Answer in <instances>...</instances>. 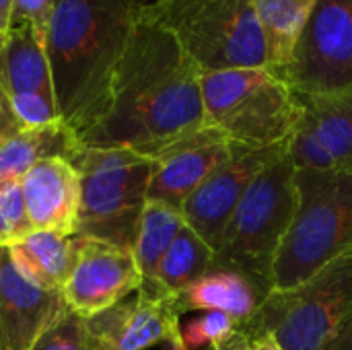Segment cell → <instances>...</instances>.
<instances>
[{
  "label": "cell",
  "instance_id": "14",
  "mask_svg": "<svg viewBox=\"0 0 352 350\" xmlns=\"http://www.w3.org/2000/svg\"><path fill=\"white\" fill-rule=\"evenodd\" d=\"M66 311L62 291L27 281L14 266L8 248H0V349L29 350Z\"/></svg>",
  "mask_w": 352,
  "mask_h": 350
},
{
  "label": "cell",
  "instance_id": "19",
  "mask_svg": "<svg viewBox=\"0 0 352 350\" xmlns=\"http://www.w3.org/2000/svg\"><path fill=\"white\" fill-rule=\"evenodd\" d=\"M0 93H43L54 97L45 37L31 25L10 29L0 45Z\"/></svg>",
  "mask_w": 352,
  "mask_h": 350
},
{
  "label": "cell",
  "instance_id": "9",
  "mask_svg": "<svg viewBox=\"0 0 352 350\" xmlns=\"http://www.w3.org/2000/svg\"><path fill=\"white\" fill-rule=\"evenodd\" d=\"M299 97L352 89V0H318L278 72Z\"/></svg>",
  "mask_w": 352,
  "mask_h": 350
},
{
  "label": "cell",
  "instance_id": "27",
  "mask_svg": "<svg viewBox=\"0 0 352 350\" xmlns=\"http://www.w3.org/2000/svg\"><path fill=\"white\" fill-rule=\"evenodd\" d=\"M29 350H91L85 318L68 309Z\"/></svg>",
  "mask_w": 352,
  "mask_h": 350
},
{
  "label": "cell",
  "instance_id": "23",
  "mask_svg": "<svg viewBox=\"0 0 352 350\" xmlns=\"http://www.w3.org/2000/svg\"><path fill=\"white\" fill-rule=\"evenodd\" d=\"M184 225L186 223L179 208L161 200H146L132 250L142 274V283H151L155 278L167 250Z\"/></svg>",
  "mask_w": 352,
  "mask_h": 350
},
{
  "label": "cell",
  "instance_id": "21",
  "mask_svg": "<svg viewBox=\"0 0 352 350\" xmlns=\"http://www.w3.org/2000/svg\"><path fill=\"white\" fill-rule=\"evenodd\" d=\"M318 0H254L268 47V66L280 72Z\"/></svg>",
  "mask_w": 352,
  "mask_h": 350
},
{
  "label": "cell",
  "instance_id": "7",
  "mask_svg": "<svg viewBox=\"0 0 352 350\" xmlns=\"http://www.w3.org/2000/svg\"><path fill=\"white\" fill-rule=\"evenodd\" d=\"M70 163L80 175V208L74 237L134 250L148 200L153 159L130 149L78 146Z\"/></svg>",
  "mask_w": 352,
  "mask_h": 350
},
{
  "label": "cell",
  "instance_id": "6",
  "mask_svg": "<svg viewBox=\"0 0 352 350\" xmlns=\"http://www.w3.org/2000/svg\"><path fill=\"white\" fill-rule=\"evenodd\" d=\"M138 19L169 31L202 74L270 68L254 0H155Z\"/></svg>",
  "mask_w": 352,
  "mask_h": 350
},
{
  "label": "cell",
  "instance_id": "3",
  "mask_svg": "<svg viewBox=\"0 0 352 350\" xmlns=\"http://www.w3.org/2000/svg\"><path fill=\"white\" fill-rule=\"evenodd\" d=\"M297 210L272 268V291L301 287L352 250V167H297Z\"/></svg>",
  "mask_w": 352,
  "mask_h": 350
},
{
  "label": "cell",
  "instance_id": "28",
  "mask_svg": "<svg viewBox=\"0 0 352 350\" xmlns=\"http://www.w3.org/2000/svg\"><path fill=\"white\" fill-rule=\"evenodd\" d=\"M56 0H14L12 10H10V29L31 25L37 33L45 37L52 14H54Z\"/></svg>",
  "mask_w": 352,
  "mask_h": 350
},
{
  "label": "cell",
  "instance_id": "20",
  "mask_svg": "<svg viewBox=\"0 0 352 350\" xmlns=\"http://www.w3.org/2000/svg\"><path fill=\"white\" fill-rule=\"evenodd\" d=\"M78 146V136L62 120L4 136L0 140V192L21 184L37 161L54 155L72 159Z\"/></svg>",
  "mask_w": 352,
  "mask_h": 350
},
{
  "label": "cell",
  "instance_id": "11",
  "mask_svg": "<svg viewBox=\"0 0 352 350\" xmlns=\"http://www.w3.org/2000/svg\"><path fill=\"white\" fill-rule=\"evenodd\" d=\"M140 287L142 274L132 250L78 237L76 262L62 289L70 311L89 320L128 299Z\"/></svg>",
  "mask_w": 352,
  "mask_h": 350
},
{
  "label": "cell",
  "instance_id": "24",
  "mask_svg": "<svg viewBox=\"0 0 352 350\" xmlns=\"http://www.w3.org/2000/svg\"><path fill=\"white\" fill-rule=\"evenodd\" d=\"M241 324L221 311H202L179 328V350L217 349L239 332Z\"/></svg>",
  "mask_w": 352,
  "mask_h": 350
},
{
  "label": "cell",
  "instance_id": "13",
  "mask_svg": "<svg viewBox=\"0 0 352 350\" xmlns=\"http://www.w3.org/2000/svg\"><path fill=\"white\" fill-rule=\"evenodd\" d=\"M233 142L214 128H200L163 149L153 159L148 200L182 210L184 202L231 157Z\"/></svg>",
  "mask_w": 352,
  "mask_h": 350
},
{
  "label": "cell",
  "instance_id": "29",
  "mask_svg": "<svg viewBox=\"0 0 352 350\" xmlns=\"http://www.w3.org/2000/svg\"><path fill=\"white\" fill-rule=\"evenodd\" d=\"M16 130H19V128H16V124H14L10 111H8L6 99H4V95L0 93V140H2L4 136L12 134V132H16Z\"/></svg>",
  "mask_w": 352,
  "mask_h": 350
},
{
  "label": "cell",
  "instance_id": "25",
  "mask_svg": "<svg viewBox=\"0 0 352 350\" xmlns=\"http://www.w3.org/2000/svg\"><path fill=\"white\" fill-rule=\"evenodd\" d=\"M4 99L19 130L41 128L62 120L56 107V99L52 95L16 93V95H4Z\"/></svg>",
  "mask_w": 352,
  "mask_h": 350
},
{
  "label": "cell",
  "instance_id": "26",
  "mask_svg": "<svg viewBox=\"0 0 352 350\" xmlns=\"http://www.w3.org/2000/svg\"><path fill=\"white\" fill-rule=\"evenodd\" d=\"M33 231L21 184L0 192V248H10Z\"/></svg>",
  "mask_w": 352,
  "mask_h": 350
},
{
  "label": "cell",
  "instance_id": "17",
  "mask_svg": "<svg viewBox=\"0 0 352 350\" xmlns=\"http://www.w3.org/2000/svg\"><path fill=\"white\" fill-rule=\"evenodd\" d=\"M179 316L192 311H221L248 324L260 309L264 297L243 274L225 268H212L182 293L173 295Z\"/></svg>",
  "mask_w": 352,
  "mask_h": 350
},
{
  "label": "cell",
  "instance_id": "32",
  "mask_svg": "<svg viewBox=\"0 0 352 350\" xmlns=\"http://www.w3.org/2000/svg\"><path fill=\"white\" fill-rule=\"evenodd\" d=\"M248 344H250V338L241 332V328H239V332L231 338V340H227L225 344H221V347H217V349H206V350H248Z\"/></svg>",
  "mask_w": 352,
  "mask_h": 350
},
{
  "label": "cell",
  "instance_id": "10",
  "mask_svg": "<svg viewBox=\"0 0 352 350\" xmlns=\"http://www.w3.org/2000/svg\"><path fill=\"white\" fill-rule=\"evenodd\" d=\"M179 318L173 295L142 283L134 299L85 320L89 349L146 350L165 342L179 350Z\"/></svg>",
  "mask_w": 352,
  "mask_h": 350
},
{
  "label": "cell",
  "instance_id": "30",
  "mask_svg": "<svg viewBox=\"0 0 352 350\" xmlns=\"http://www.w3.org/2000/svg\"><path fill=\"white\" fill-rule=\"evenodd\" d=\"M248 350H283V347L278 344V340L274 338V334L264 332V334H258V336H252L250 338Z\"/></svg>",
  "mask_w": 352,
  "mask_h": 350
},
{
  "label": "cell",
  "instance_id": "34",
  "mask_svg": "<svg viewBox=\"0 0 352 350\" xmlns=\"http://www.w3.org/2000/svg\"><path fill=\"white\" fill-rule=\"evenodd\" d=\"M4 37H6V35H0V45L4 43Z\"/></svg>",
  "mask_w": 352,
  "mask_h": 350
},
{
  "label": "cell",
  "instance_id": "33",
  "mask_svg": "<svg viewBox=\"0 0 352 350\" xmlns=\"http://www.w3.org/2000/svg\"><path fill=\"white\" fill-rule=\"evenodd\" d=\"M12 2H14V0H0V35H6V33H8Z\"/></svg>",
  "mask_w": 352,
  "mask_h": 350
},
{
  "label": "cell",
  "instance_id": "15",
  "mask_svg": "<svg viewBox=\"0 0 352 350\" xmlns=\"http://www.w3.org/2000/svg\"><path fill=\"white\" fill-rule=\"evenodd\" d=\"M301 101L303 118L289 144L295 167H352V89Z\"/></svg>",
  "mask_w": 352,
  "mask_h": 350
},
{
  "label": "cell",
  "instance_id": "2",
  "mask_svg": "<svg viewBox=\"0 0 352 350\" xmlns=\"http://www.w3.org/2000/svg\"><path fill=\"white\" fill-rule=\"evenodd\" d=\"M142 0H56L45 33L54 99L82 140L107 113L118 64Z\"/></svg>",
  "mask_w": 352,
  "mask_h": 350
},
{
  "label": "cell",
  "instance_id": "31",
  "mask_svg": "<svg viewBox=\"0 0 352 350\" xmlns=\"http://www.w3.org/2000/svg\"><path fill=\"white\" fill-rule=\"evenodd\" d=\"M322 350H352V322Z\"/></svg>",
  "mask_w": 352,
  "mask_h": 350
},
{
  "label": "cell",
  "instance_id": "12",
  "mask_svg": "<svg viewBox=\"0 0 352 350\" xmlns=\"http://www.w3.org/2000/svg\"><path fill=\"white\" fill-rule=\"evenodd\" d=\"M285 151H289V144L274 149H250L233 144L231 157L184 202V223L212 250H217L239 200L254 177Z\"/></svg>",
  "mask_w": 352,
  "mask_h": 350
},
{
  "label": "cell",
  "instance_id": "22",
  "mask_svg": "<svg viewBox=\"0 0 352 350\" xmlns=\"http://www.w3.org/2000/svg\"><path fill=\"white\" fill-rule=\"evenodd\" d=\"M214 266V250L198 237L188 225L182 227L175 241L167 250L151 285L167 295H177L196 283L200 276L210 272Z\"/></svg>",
  "mask_w": 352,
  "mask_h": 350
},
{
  "label": "cell",
  "instance_id": "16",
  "mask_svg": "<svg viewBox=\"0 0 352 350\" xmlns=\"http://www.w3.org/2000/svg\"><path fill=\"white\" fill-rule=\"evenodd\" d=\"M25 208L33 229L76 233L80 208V175L66 157L37 161L21 179Z\"/></svg>",
  "mask_w": 352,
  "mask_h": 350
},
{
  "label": "cell",
  "instance_id": "35",
  "mask_svg": "<svg viewBox=\"0 0 352 350\" xmlns=\"http://www.w3.org/2000/svg\"><path fill=\"white\" fill-rule=\"evenodd\" d=\"M0 350H2V349H0Z\"/></svg>",
  "mask_w": 352,
  "mask_h": 350
},
{
  "label": "cell",
  "instance_id": "8",
  "mask_svg": "<svg viewBox=\"0 0 352 350\" xmlns=\"http://www.w3.org/2000/svg\"><path fill=\"white\" fill-rule=\"evenodd\" d=\"M352 322V250L328 262L301 287L270 293L241 326L252 338L274 334L283 350H322Z\"/></svg>",
  "mask_w": 352,
  "mask_h": 350
},
{
  "label": "cell",
  "instance_id": "5",
  "mask_svg": "<svg viewBox=\"0 0 352 350\" xmlns=\"http://www.w3.org/2000/svg\"><path fill=\"white\" fill-rule=\"evenodd\" d=\"M297 167L289 151L270 161L239 200L219 248L214 266L243 274L266 299L272 268L297 210Z\"/></svg>",
  "mask_w": 352,
  "mask_h": 350
},
{
  "label": "cell",
  "instance_id": "1",
  "mask_svg": "<svg viewBox=\"0 0 352 350\" xmlns=\"http://www.w3.org/2000/svg\"><path fill=\"white\" fill-rule=\"evenodd\" d=\"M200 78L202 70L169 31L138 19L113 76L109 109L80 144L159 155L206 126Z\"/></svg>",
  "mask_w": 352,
  "mask_h": 350
},
{
  "label": "cell",
  "instance_id": "4",
  "mask_svg": "<svg viewBox=\"0 0 352 350\" xmlns=\"http://www.w3.org/2000/svg\"><path fill=\"white\" fill-rule=\"evenodd\" d=\"M200 91L204 124L239 146H287L303 118L301 97L266 66L204 72Z\"/></svg>",
  "mask_w": 352,
  "mask_h": 350
},
{
  "label": "cell",
  "instance_id": "18",
  "mask_svg": "<svg viewBox=\"0 0 352 350\" xmlns=\"http://www.w3.org/2000/svg\"><path fill=\"white\" fill-rule=\"evenodd\" d=\"M76 252L78 237L47 229H35L8 248L19 272L27 281L52 291H62L68 283Z\"/></svg>",
  "mask_w": 352,
  "mask_h": 350
}]
</instances>
